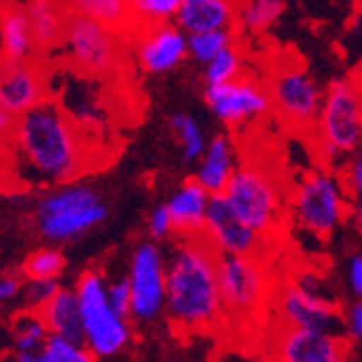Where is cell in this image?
<instances>
[{"label": "cell", "instance_id": "cell-34", "mask_svg": "<svg viewBox=\"0 0 362 362\" xmlns=\"http://www.w3.org/2000/svg\"><path fill=\"white\" fill-rule=\"evenodd\" d=\"M341 178H343L347 193L351 195V200L362 197V144L345 163V168L341 170Z\"/></svg>", "mask_w": 362, "mask_h": 362}, {"label": "cell", "instance_id": "cell-5", "mask_svg": "<svg viewBox=\"0 0 362 362\" xmlns=\"http://www.w3.org/2000/svg\"><path fill=\"white\" fill-rule=\"evenodd\" d=\"M288 204L295 228L323 241L349 217L351 195L337 172L313 170L298 182Z\"/></svg>", "mask_w": 362, "mask_h": 362}, {"label": "cell", "instance_id": "cell-8", "mask_svg": "<svg viewBox=\"0 0 362 362\" xmlns=\"http://www.w3.org/2000/svg\"><path fill=\"white\" fill-rule=\"evenodd\" d=\"M128 284L133 291L130 319L150 323L165 313L168 304V260L154 241L135 247L130 256Z\"/></svg>", "mask_w": 362, "mask_h": 362}, {"label": "cell", "instance_id": "cell-37", "mask_svg": "<svg viewBox=\"0 0 362 362\" xmlns=\"http://www.w3.org/2000/svg\"><path fill=\"white\" fill-rule=\"evenodd\" d=\"M345 332L347 337L362 345V300H356L345 310Z\"/></svg>", "mask_w": 362, "mask_h": 362}, {"label": "cell", "instance_id": "cell-20", "mask_svg": "<svg viewBox=\"0 0 362 362\" xmlns=\"http://www.w3.org/2000/svg\"><path fill=\"white\" fill-rule=\"evenodd\" d=\"M237 20V5L228 0H182L176 16L185 35H200L213 30H230Z\"/></svg>", "mask_w": 362, "mask_h": 362}, {"label": "cell", "instance_id": "cell-6", "mask_svg": "<svg viewBox=\"0 0 362 362\" xmlns=\"http://www.w3.org/2000/svg\"><path fill=\"white\" fill-rule=\"evenodd\" d=\"M76 298L83 319V345L95 360L117 356L133 337L130 323L109 302V282L100 272L87 269L78 276Z\"/></svg>", "mask_w": 362, "mask_h": 362}, {"label": "cell", "instance_id": "cell-7", "mask_svg": "<svg viewBox=\"0 0 362 362\" xmlns=\"http://www.w3.org/2000/svg\"><path fill=\"white\" fill-rule=\"evenodd\" d=\"M223 197L233 211L260 237L276 230L282 221L284 197L274 176L252 163L239 165Z\"/></svg>", "mask_w": 362, "mask_h": 362}, {"label": "cell", "instance_id": "cell-33", "mask_svg": "<svg viewBox=\"0 0 362 362\" xmlns=\"http://www.w3.org/2000/svg\"><path fill=\"white\" fill-rule=\"evenodd\" d=\"M63 286L59 284V280H35V282H26L24 284V293H22V308L40 313L44 306H48L54 300V295Z\"/></svg>", "mask_w": 362, "mask_h": 362}, {"label": "cell", "instance_id": "cell-40", "mask_svg": "<svg viewBox=\"0 0 362 362\" xmlns=\"http://www.w3.org/2000/svg\"><path fill=\"white\" fill-rule=\"evenodd\" d=\"M349 223L354 226L356 233L362 237V197H356V200H351L349 204Z\"/></svg>", "mask_w": 362, "mask_h": 362}, {"label": "cell", "instance_id": "cell-39", "mask_svg": "<svg viewBox=\"0 0 362 362\" xmlns=\"http://www.w3.org/2000/svg\"><path fill=\"white\" fill-rule=\"evenodd\" d=\"M24 284L20 276L16 274H5L3 280H0V300L3 302H13L18 298H22L24 293Z\"/></svg>", "mask_w": 362, "mask_h": 362}, {"label": "cell", "instance_id": "cell-35", "mask_svg": "<svg viewBox=\"0 0 362 362\" xmlns=\"http://www.w3.org/2000/svg\"><path fill=\"white\" fill-rule=\"evenodd\" d=\"M148 230H150V237L154 241H163V239H168V237H172L176 233V226H174V219H172V213H170L168 204H160L150 213Z\"/></svg>", "mask_w": 362, "mask_h": 362}, {"label": "cell", "instance_id": "cell-2", "mask_svg": "<svg viewBox=\"0 0 362 362\" xmlns=\"http://www.w3.org/2000/svg\"><path fill=\"white\" fill-rule=\"evenodd\" d=\"M219 254L206 237L182 239L168 260L170 321L185 332H202L223 315L219 291Z\"/></svg>", "mask_w": 362, "mask_h": 362}, {"label": "cell", "instance_id": "cell-9", "mask_svg": "<svg viewBox=\"0 0 362 362\" xmlns=\"http://www.w3.org/2000/svg\"><path fill=\"white\" fill-rule=\"evenodd\" d=\"M63 46L78 68L91 74H105L117 63V33L81 11L65 16Z\"/></svg>", "mask_w": 362, "mask_h": 362}, {"label": "cell", "instance_id": "cell-1", "mask_svg": "<svg viewBox=\"0 0 362 362\" xmlns=\"http://www.w3.org/2000/svg\"><path fill=\"white\" fill-rule=\"evenodd\" d=\"M7 174L18 189L50 191L78 182L91 165L81 126L54 100L20 115L5 135Z\"/></svg>", "mask_w": 362, "mask_h": 362}, {"label": "cell", "instance_id": "cell-32", "mask_svg": "<svg viewBox=\"0 0 362 362\" xmlns=\"http://www.w3.org/2000/svg\"><path fill=\"white\" fill-rule=\"evenodd\" d=\"M35 362H95V358L83 343L50 337L35 356Z\"/></svg>", "mask_w": 362, "mask_h": 362}, {"label": "cell", "instance_id": "cell-31", "mask_svg": "<svg viewBox=\"0 0 362 362\" xmlns=\"http://www.w3.org/2000/svg\"><path fill=\"white\" fill-rule=\"evenodd\" d=\"M204 78H206L209 87L228 85V83H235V81L243 78V59H241L239 50L235 46L223 50L215 61H211L204 68Z\"/></svg>", "mask_w": 362, "mask_h": 362}, {"label": "cell", "instance_id": "cell-36", "mask_svg": "<svg viewBox=\"0 0 362 362\" xmlns=\"http://www.w3.org/2000/svg\"><path fill=\"white\" fill-rule=\"evenodd\" d=\"M109 302L122 317L130 319V313H133V291H130L128 278L109 282Z\"/></svg>", "mask_w": 362, "mask_h": 362}, {"label": "cell", "instance_id": "cell-17", "mask_svg": "<svg viewBox=\"0 0 362 362\" xmlns=\"http://www.w3.org/2000/svg\"><path fill=\"white\" fill-rule=\"evenodd\" d=\"M46 98V83L35 63H7L0 81V109L11 113L16 119L35 107Z\"/></svg>", "mask_w": 362, "mask_h": 362}, {"label": "cell", "instance_id": "cell-11", "mask_svg": "<svg viewBox=\"0 0 362 362\" xmlns=\"http://www.w3.org/2000/svg\"><path fill=\"white\" fill-rule=\"evenodd\" d=\"M219 291L223 310L239 319L256 315L267 295V274L256 256H221Z\"/></svg>", "mask_w": 362, "mask_h": 362}, {"label": "cell", "instance_id": "cell-19", "mask_svg": "<svg viewBox=\"0 0 362 362\" xmlns=\"http://www.w3.org/2000/svg\"><path fill=\"white\" fill-rule=\"evenodd\" d=\"M237 165V150L228 135H215L209 141L204 156L197 163L195 180L200 182L211 195H223L230 180L235 178Z\"/></svg>", "mask_w": 362, "mask_h": 362}, {"label": "cell", "instance_id": "cell-21", "mask_svg": "<svg viewBox=\"0 0 362 362\" xmlns=\"http://www.w3.org/2000/svg\"><path fill=\"white\" fill-rule=\"evenodd\" d=\"M42 317L48 325L52 337H61L74 343H83V319H81V306L74 286H63L54 300L44 306Z\"/></svg>", "mask_w": 362, "mask_h": 362}, {"label": "cell", "instance_id": "cell-15", "mask_svg": "<svg viewBox=\"0 0 362 362\" xmlns=\"http://www.w3.org/2000/svg\"><path fill=\"white\" fill-rule=\"evenodd\" d=\"M349 343L343 334L288 327L276 345V362H347Z\"/></svg>", "mask_w": 362, "mask_h": 362}, {"label": "cell", "instance_id": "cell-22", "mask_svg": "<svg viewBox=\"0 0 362 362\" xmlns=\"http://www.w3.org/2000/svg\"><path fill=\"white\" fill-rule=\"evenodd\" d=\"M35 40L26 7H5L3 13V52L7 63H28L35 54Z\"/></svg>", "mask_w": 362, "mask_h": 362}, {"label": "cell", "instance_id": "cell-30", "mask_svg": "<svg viewBox=\"0 0 362 362\" xmlns=\"http://www.w3.org/2000/svg\"><path fill=\"white\" fill-rule=\"evenodd\" d=\"M182 0H133L130 3V11H133V20L146 26H160V24H172L180 11Z\"/></svg>", "mask_w": 362, "mask_h": 362}, {"label": "cell", "instance_id": "cell-38", "mask_svg": "<svg viewBox=\"0 0 362 362\" xmlns=\"http://www.w3.org/2000/svg\"><path fill=\"white\" fill-rule=\"evenodd\" d=\"M347 284L356 300H362V252L354 254L347 262Z\"/></svg>", "mask_w": 362, "mask_h": 362}, {"label": "cell", "instance_id": "cell-13", "mask_svg": "<svg viewBox=\"0 0 362 362\" xmlns=\"http://www.w3.org/2000/svg\"><path fill=\"white\" fill-rule=\"evenodd\" d=\"M280 313L288 327L327 334L345 332V313H341L337 300L313 295L298 284H291L280 295Z\"/></svg>", "mask_w": 362, "mask_h": 362}, {"label": "cell", "instance_id": "cell-10", "mask_svg": "<svg viewBox=\"0 0 362 362\" xmlns=\"http://www.w3.org/2000/svg\"><path fill=\"white\" fill-rule=\"evenodd\" d=\"M325 91L302 68H284L272 85V103L276 113L293 128L313 130L319 122Z\"/></svg>", "mask_w": 362, "mask_h": 362}, {"label": "cell", "instance_id": "cell-27", "mask_svg": "<svg viewBox=\"0 0 362 362\" xmlns=\"http://www.w3.org/2000/svg\"><path fill=\"white\" fill-rule=\"evenodd\" d=\"M74 7L76 11L100 22L103 26L115 33L122 30L126 24L135 22L133 11H130V3H122V0H83V3H76Z\"/></svg>", "mask_w": 362, "mask_h": 362}, {"label": "cell", "instance_id": "cell-14", "mask_svg": "<svg viewBox=\"0 0 362 362\" xmlns=\"http://www.w3.org/2000/svg\"><path fill=\"white\" fill-rule=\"evenodd\" d=\"M204 237L219 256H254L262 239L241 221L223 195L211 197Z\"/></svg>", "mask_w": 362, "mask_h": 362}, {"label": "cell", "instance_id": "cell-3", "mask_svg": "<svg viewBox=\"0 0 362 362\" xmlns=\"http://www.w3.org/2000/svg\"><path fill=\"white\" fill-rule=\"evenodd\" d=\"M107 217L109 206L105 197L85 182H72L44 191L33 209V223L48 245L76 241L105 223Z\"/></svg>", "mask_w": 362, "mask_h": 362}, {"label": "cell", "instance_id": "cell-18", "mask_svg": "<svg viewBox=\"0 0 362 362\" xmlns=\"http://www.w3.org/2000/svg\"><path fill=\"white\" fill-rule=\"evenodd\" d=\"M211 197L213 195L195 178L185 180L172 193L168 209L172 213V219H174V226H176V235H180V239L204 237Z\"/></svg>", "mask_w": 362, "mask_h": 362}, {"label": "cell", "instance_id": "cell-16", "mask_svg": "<svg viewBox=\"0 0 362 362\" xmlns=\"http://www.w3.org/2000/svg\"><path fill=\"white\" fill-rule=\"evenodd\" d=\"M189 54L187 35L178 24L146 26L137 42V61L148 74H168L176 70Z\"/></svg>", "mask_w": 362, "mask_h": 362}, {"label": "cell", "instance_id": "cell-29", "mask_svg": "<svg viewBox=\"0 0 362 362\" xmlns=\"http://www.w3.org/2000/svg\"><path fill=\"white\" fill-rule=\"evenodd\" d=\"M189 57L204 68L215 61L223 50L233 48V28L230 30H213V33H200V35H189Z\"/></svg>", "mask_w": 362, "mask_h": 362}, {"label": "cell", "instance_id": "cell-26", "mask_svg": "<svg viewBox=\"0 0 362 362\" xmlns=\"http://www.w3.org/2000/svg\"><path fill=\"white\" fill-rule=\"evenodd\" d=\"M170 128L176 137V141L180 144V150H182V156L193 163L204 156L206 148H209V141L204 137V130L202 126L197 124V119L189 113H174L172 119H170Z\"/></svg>", "mask_w": 362, "mask_h": 362}, {"label": "cell", "instance_id": "cell-12", "mask_svg": "<svg viewBox=\"0 0 362 362\" xmlns=\"http://www.w3.org/2000/svg\"><path fill=\"white\" fill-rule=\"evenodd\" d=\"M206 105L223 124L239 128L247 122L260 119L274 107L272 93L254 78H239L228 85L206 87Z\"/></svg>", "mask_w": 362, "mask_h": 362}, {"label": "cell", "instance_id": "cell-4", "mask_svg": "<svg viewBox=\"0 0 362 362\" xmlns=\"http://www.w3.org/2000/svg\"><path fill=\"white\" fill-rule=\"evenodd\" d=\"M317 150L325 165L341 172L362 144V85L339 78L325 89V100L315 126Z\"/></svg>", "mask_w": 362, "mask_h": 362}, {"label": "cell", "instance_id": "cell-24", "mask_svg": "<svg viewBox=\"0 0 362 362\" xmlns=\"http://www.w3.org/2000/svg\"><path fill=\"white\" fill-rule=\"evenodd\" d=\"M26 13H28V22L33 30V40H35L37 48L48 50L57 46L59 42H63L65 13H61L57 5L37 0V3L26 5Z\"/></svg>", "mask_w": 362, "mask_h": 362}, {"label": "cell", "instance_id": "cell-25", "mask_svg": "<svg viewBox=\"0 0 362 362\" xmlns=\"http://www.w3.org/2000/svg\"><path fill=\"white\" fill-rule=\"evenodd\" d=\"M65 265H68V258L57 245H44L26 256V260L22 262V276L26 282L59 280Z\"/></svg>", "mask_w": 362, "mask_h": 362}, {"label": "cell", "instance_id": "cell-23", "mask_svg": "<svg viewBox=\"0 0 362 362\" xmlns=\"http://www.w3.org/2000/svg\"><path fill=\"white\" fill-rule=\"evenodd\" d=\"M50 330L42 317V313L20 308L11 317V349L13 354H40L46 341L50 339Z\"/></svg>", "mask_w": 362, "mask_h": 362}, {"label": "cell", "instance_id": "cell-28", "mask_svg": "<svg viewBox=\"0 0 362 362\" xmlns=\"http://www.w3.org/2000/svg\"><path fill=\"white\" fill-rule=\"evenodd\" d=\"M282 13H284V3H278V0H252V3L237 7V20L241 28L254 33V35L272 28Z\"/></svg>", "mask_w": 362, "mask_h": 362}]
</instances>
